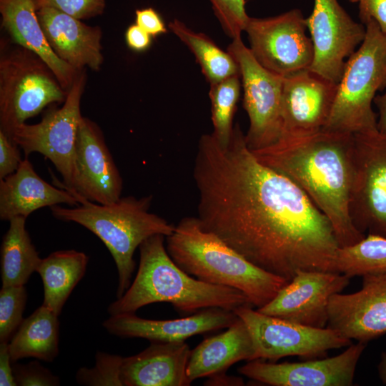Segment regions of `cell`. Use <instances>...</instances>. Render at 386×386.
<instances>
[{
  "label": "cell",
  "mask_w": 386,
  "mask_h": 386,
  "mask_svg": "<svg viewBox=\"0 0 386 386\" xmlns=\"http://www.w3.org/2000/svg\"><path fill=\"white\" fill-rule=\"evenodd\" d=\"M9 342H0V385L16 386Z\"/></svg>",
  "instance_id": "obj_40"
},
{
  "label": "cell",
  "mask_w": 386,
  "mask_h": 386,
  "mask_svg": "<svg viewBox=\"0 0 386 386\" xmlns=\"http://www.w3.org/2000/svg\"><path fill=\"white\" fill-rule=\"evenodd\" d=\"M253 360L254 350L250 332L238 317L224 332L204 339L191 350L187 375L192 382L224 372L239 361Z\"/></svg>",
  "instance_id": "obj_24"
},
{
  "label": "cell",
  "mask_w": 386,
  "mask_h": 386,
  "mask_svg": "<svg viewBox=\"0 0 386 386\" xmlns=\"http://www.w3.org/2000/svg\"><path fill=\"white\" fill-rule=\"evenodd\" d=\"M205 385H243L244 380L241 377L227 375L220 372L208 377Z\"/></svg>",
  "instance_id": "obj_41"
},
{
  "label": "cell",
  "mask_w": 386,
  "mask_h": 386,
  "mask_svg": "<svg viewBox=\"0 0 386 386\" xmlns=\"http://www.w3.org/2000/svg\"><path fill=\"white\" fill-rule=\"evenodd\" d=\"M209 1L224 32L232 39L240 37L249 19L245 10V0Z\"/></svg>",
  "instance_id": "obj_33"
},
{
  "label": "cell",
  "mask_w": 386,
  "mask_h": 386,
  "mask_svg": "<svg viewBox=\"0 0 386 386\" xmlns=\"http://www.w3.org/2000/svg\"><path fill=\"white\" fill-rule=\"evenodd\" d=\"M1 26L11 42L38 54L67 93L79 71L60 59L48 44L37 16L34 0H0Z\"/></svg>",
  "instance_id": "obj_23"
},
{
  "label": "cell",
  "mask_w": 386,
  "mask_h": 386,
  "mask_svg": "<svg viewBox=\"0 0 386 386\" xmlns=\"http://www.w3.org/2000/svg\"><path fill=\"white\" fill-rule=\"evenodd\" d=\"M354 134L323 131L252 150L263 164L298 186L330 222L340 247L365 237L352 224Z\"/></svg>",
  "instance_id": "obj_2"
},
{
  "label": "cell",
  "mask_w": 386,
  "mask_h": 386,
  "mask_svg": "<svg viewBox=\"0 0 386 386\" xmlns=\"http://www.w3.org/2000/svg\"><path fill=\"white\" fill-rule=\"evenodd\" d=\"M365 342L351 344L340 355L304 362H268L256 359L237 369L241 375L272 386H351Z\"/></svg>",
  "instance_id": "obj_14"
},
{
  "label": "cell",
  "mask_w": 386,
  "mask_h": 386,
  "mask_svg": "<svg viewBox=\"0 0 386 386\" xmlns=\"http://www.w3.org/2000/svg\"><path fill=\"white\" fill-rule=\"evenodd\" d=\"M251 305L233 310L247 326L253 341L254 360L277 361L298 356L309 359L322 357L333 349L347 347L352 340L328 327H310L264 315Z\"/></svg>",
  "instance_id": "obj_9"
},
{
  "label": "cell",
  "mask_w": 386,
  "mask_h": 386,
  "mask_svg": "<svg viewBox=\"0 0 386 386\" xmlns=\"http://www.w3.org/2000/svg\"><path fill=\"white\" fill-rule=\"evenodd\" d=\"M58 317L41 305L24 319L9 342L12 362L25 357L52 362L59 353Z\"/></svg>",
  "instance_id": "obj_26"
},
{
  "label": "cell",
  "mask_w": 386,
  "mask_h": 386,
  "mask_svg": "<svg viewBox=\"0 0 386 386\" xmlns=\"http://www.w3.org/2000/svg\"><path fill=\"white\" fill-rule=\"evenodd\" d=\"M152 196L141 198L120 197L109 204H100L86 199L71 208L54 205L53 216L61 221L77 223L97 236L111 253L117 269V299L131 284L135 267L134 253L147 238L173 233L175 226L149 212Z\"/></svg>",
  "instance_id": "obj_5"
},
{
  "label": "cell",
  "mask_w": 386,
  "mask_h": 386,
  "mask_svg": "<svg viewBox=\"0 0 386 386\" xmlns=\"http://www.w3.org/2000/svg\"><path fill=\"white\" fill-rule=\"evenodd\" d=\"M350 279L340 272L299 271L269 303L257 310L299 324L326 327L330 299L347 287Z\"/></svg>",
  "instance_id": "obj_16"
},
{
  "label": "cell",
  "mask_w": 386,
  "mask_h": 386,
  "mask_svg": "<svg viewBox=\"0 0 386 386\" xmlns=\"http://www.w3.org/2000/svg\"><path fill=\"white\" fill-rule=\"evenodd\" d=\"M164 237L156 234L139 245L136 277L124 294L109 305L110 315L135 313L145 305L159 302L169 303L185 313L208 307L233 311L251 305L240 291L201 281L182 270L167 252Z\"/></svg>",
  "instance_id": "obj_3"
},
{
  "label": "cell",
  "mask_w": 386,
  "mask_h": 386,
  "mask_svg": "<svg viewBox=\"0 0 386 386\" xmlns=\"http://www.w3.org/2000/svg\"><path fill=\"white\" fill-rule=\"evenodd\" d=\"M169 27L193 53L209 84L239 74L232 56L204 34L194 31L177 19L169 24Z\"/></svg>",
  "instance_id": "obj_28"
},
{
  "label": "cell",
  "mask_w": 386,
  "mask_h": 386,
  "mask_svg": "<svg viewBox=\"0 0 386 386\" xmlns=\"http://www.w3.org/2000/svg\"><path fill=\"white\" fill-rule=\"evenodd\" d=\"M125 39L128 46L136 51L147 49L152 43V36L136 24L128 27Z\"/></svg>",
  "instance_id": "obj_39"
},
{
  "label": "cell",
  "mask_w": 386,
  "mask_h": 386,
  "mask_svg": "<svg viewBox=\"0 0 386 386\" xmlns=\"http://www.w3.org/2000/svg\"><path fill=\"white\" fill-rule=\"evenodd\" d=\"M359 17L363 24L374 20L386 35V0H359Z\"/></svg>",
  "instance_id": "obj_37"
},
{
  "label": "cell",
  "mask_w": 386,
  "mask_h": 386,
  "mask_svg": "<svg viewBox=\"0 0 386 386\" xmlns=\"http://www.w3.org/2000/svg\"><path fill=\"white\" fill-rule=\"evenodd\" d=\"M123 359L120 355L99 352L93 368L81 367L76 372V382L84 385L123 386L121 380Z\"/></svg>",
  "instance_id": "obj_32"
},
{
  "label": "cell",
  "mask_w": 386,
  "mask_h": 386,
  "mask_svg": "<svg viewBox=\"0 0 386 386\" xmlns=\"http://www.w3.org/2000/svg\"><path fill=\"white\" fill-rule=\"evenodd\" d=\"M350 212L361 233L386 238V133L354 134Z\"/></svg>",
  "instance_id": "obj_10"
},
{
  "label": "cell",
  "mask_w": 386,
  "mask_h": 386,
  "mask_svg": "<svg viewBox=\"0 0 386 386\" xmlns=\"http://www.w3.org/2000/svg\"><path fill=\"white\" fill-rule=\"evenodd\" d=\"M6 43L1 42L0 131L11 139L18 126L47 105L64 102L67 92L38 54Z\"/></svg>",
  "instance_id": "obj_7"
},
{
  "label": "cell",
  "mask_w": 386,
  "mask_h": 386,
  "mask_svg": "<svg viewBox=\"0 0 386 386\" xmlns=\"http://www.w3.org/2000/svg\"><path fill=\"white\" fill-rule=\"evenodd\" d=\"M85 83L84 69L76 74L61 107L48 110L37 124L18 126L11 137L26 156L37 152L49 159L62 177L59 185L68 190L76 182V141Z\"/></svg>",
  "instance_id": "obj_8"
},
{
  "label": "cell",
  "mask_w": 386,
  "mask_h": 386,
  "mask_svg": "<svg viewBox=\"0 0 386 386\" xmlns=\"http://www.w3.org/2000/svg\"><path fill=\"white\" fill-rule=\"evenodd\" d=\"M360 47L347 60L323 131L358 134L377 129L372 103L386 89V35L374 20L365 24Z\"/></svg>",
  "instance_id": "obj_6"
},
{
  "label": "cell",
  "mask_w": 386,
  "mask_h": 386,
  "mask_svg": "<svg viewBox=\"0 0 386 386\" xmlns=\"http://www.w3.org/2000/svg\"><path fill=\"white\" fill-rule=\"evenodd\" d=\"M373 102L378 109L377 129L386 133V91L382 95L375 96Z\"/></svg>",
  "instance_id": "obj_42"
},
{
  "label": "cell",
  "mask_w": 386,
  "mask_h": 386,
  "mask_svg": "<svg viewBox=\"0 0 386 386\" xmlns=\"http://www.w3.org/2000/svg\"><path fill=\"white\" fill-rule=\"evenodd\" d=\"M238 318L220 307L202 309L194 315L173 320H149L134 313L110 315L103 327L122 338H143L150 342H178L199 334L227 328Z\"/></svg>",
  "instance_id": "obj_19"
},
{
  "label": "cell",
  "mask_w": 386,
  "mask_h": 386,
  "mask_svg": "<svg viewBox=\"0 0 386 386\" xmlns=\"http://www.w3.org/2000/svg\"><path fill=\"white\" fill-rule=\"evenodd\" d=\"M166 242L169 256L185 272L201 281L240 291L257 309L289 282L248 261L203 229L197 217L182 218L166 237Z\"/></svg>",
  "instance_id": "obj_4"
},
{
  "label": "cell",
  "mask_w": 386,
  "mask_h": 386,
  "mask_svg": "<svg viewBox=\"0 0 386 386\" xmlns=\"http://www.w3.org/2000/svg\"><path fill=\"white\" fill-rule=\"evenodd\" d=\"M27 300L24 285L1 287L0 342H9L21 324Z\"/></svg>",
  "instance_id": "obj_31"
},
{
  "label": "cell",
  "mask_w": 386,
  "mask_h": 386,
  "mask_svg": "<svg viewBox=\"0 0 386 386\" xmlns=\"http://www.w3.org/2000/svg\"><path fill=\"white\" fill-rule=\"evenodd\" d=\"M16 385L20 386H56L60 385L59 378L37 361L26 365L13 366Z\"/></svg>",
  "instance_id": "obj_35"
},
{
  "label": "cell",
  "mask_w": 386,
  "mask_h": 386,
  "mask_svg": "<svg viewBox=\"0 0 386 386\" xmlns=\"http://www.w3.org/2000/svg\"><path fill=\"white\" fill-rule=\"evenodd\" d=\"M336 271L350 278L386 273V238L367 234L354 245L340 247Z\"/></svg>",
  "instance_id": "obj_29"
},
{
  "label": "cell",
  "mask_w": 386,
  "mask_h": 386,
  "mask_svg": "<svg viewBox=\"0 0 386 386\" xmlns=\"http://www.w3.org/2000/svg\"><path fill=\"white\" fill-rule=\"evenodd\" d=\"M191 349L185 341L151 342L141 352L124 357L123 386H189L187 375Z\"/></svg>",
  "instance_id": "obj_21"
},
{
  "label": "cell",
  "mask_w": 386,
  "mask_h": 386,
  "mask_svg": "<svg viewBox=\"0 0 386 386\" xmlns=\"http://www.w3.org/2000/svg\"><path fill=\"white\" fill-rule=\"evenodd\" d=\"M300 9L267 18L249 17L244 29L256 61L281 77L308 69L313 60L312 40Z\"/></svg>",
  "instance_id": "obj_11"
},
{
  "label": "cell",
  "mask_w": 386,
  "mask_h": 386,
  "mask_svg": "<svg viewBox=\"0 0 386 386\" xmlns=\"http://www.w3.org/2000/svg\"><path fill=\"white\" fill-rule=\"evenodd\" d=\"M337 88V84L310 69L284 77L278 141L300 139L321 132L332 112Z\"/></svg>",
  "instance_id": "obj_15"
},
{
  "label": "cell",
  "mask_w": 386,
  "mask_h": 386,
  "mask_svg": "<svg viewBox=\"0 0 386 386\" xmlns=\"http://www.w3.org/2000/svg\"><path fill=\"white\" fill-rule=\"evenodd\" d=\"M66 204H80L77 195L53 186L41 179L27 158L13 174L0 179V219L9 221L16 217L27 218L45 207Z\"/></svg>",
  "instance_id": "obj_22"
},
{
  "label": "cell",
  "mask_w": 386,
  "mask_h": 386,
  "mask_svg": "<svg viewBox=\"0 0 386 386\" xmlns=\"http://www.w3.org/2000/svg\"><path fill=\"white\" fill-rule=\"evenodd\" d=\"M240 79L239 74L209 84L214 128L212 134L223 146L229 143L234 129L233 119L240 95Z\"/></svg>",
  "instance_id": "obj_30"
},
{
  "label": "cell",
  "mask_w": 386,
  "mask_h": 386,
  "mask_svg": "<svg viewBox=\"0 0 386 386\" xmlns=\"http://www.w3.org/2000/svg\"><path fill=\"white\" fill-rule=\"evenodd\" d=\"M22 160L19 146L0 131V179L14 173Z\"/></svg>",
  "instance_id": "obj_36"
},
{
  "label": "cell",
  "mask_w": 386,
  "mask_h": 386,
  "mask_svg": "<svg viewBox=\"0 0 386 386\" xmlns=\"http://www.w3.org/2000/svg\"><path fill=\"white\" fill-rule=\"evenodd\" d=\"M193 178L202 228L254 265L289 282L302 270L337 272L340 247L330 222L256 158L238 124L225 146L212 134L200 137Z\"/></svg>",
  "instance_id": "obj_1"
},
{
  "label": "cell",
  "mask_w": 386,
  "mask_h": 386,
  "mask_svg": "<svg viewBox=\"0 0 386 386\" xmlns=\"http://www.w3.org/2000/svg\"><path fill=\"white\" fill-rule=\"evenodd\" d=\"M377 370L380 380L386 385V352H382L381 353Z\"/></svg>",
  "instance_id": "obj_43"
},
{
  "label": "cell",
  "mask_w": 386,
  "mask_h": 386,
  "mask_svg": "<svg viewBox=\"0 0 386 386\" xmlns=\"http://www.w3.org/2000/svg\"><path fill=\"white\" fill-rule=\"evenodd\" d=\"M227 51L236 61L242 79L243 107L249 121L246 143L251 150L269 147L281 134L284 78L263 68L241 36L232 39Z\"/></svg>",
  "instance_id": "obj_12"
},
{
  "label": "cell",
  "mask_w": 386,
  "mask_h": 386,
  "mask_svg": "<svg viewBox=\"0 0 386 386\" xmlns=\"http://www.w3.org/2000/svg\"><path fill=\"white\" fill-rule=\"evenodd\" d=\"M36 9L50 7L77 19H85L102 14L104 0H34Z\"/></svg>",
  "instance_id": "obj_34"
},
{
  "label": "cell",
  "mask_w": 386,
  "mask_h": 386,
  "mask_svg": "<svg viewBox=\"0 0 386 386\" xmlns=\"http://www.w3.org/2000/svg\"><path fill=\"white\" fill-rule=\"evenodd\" d=\"M348 1H350L352 3H357L358 2L359 0H348Z\"/></svg>",
  "instance_id": "obj_44"
},
{
  "label": "cell",
  "mask_w": 386,
  "mask_h": 386,
  "mask_svg": "<svg viewBox=\"0 0 386 386\" xmlns=\"http://www.w3.org/2000/svg\"><path fill=\"white\" fill-rule=\"evenodd\" d=\"M37 16L48 44L60 59L77 71L85 66L99 70L104 61L100 27L50 7L38 9Z\"/></svg>",
  "instance_id": "obj_20"
},
{
  "label": "cell",
  "mask_w": 386,
  "mask_h": 386,
  "mask_svg": "<svg viewBox=\"0 0 386 386\" xmlns=\"http://www.w3.org/2000/svg\"><path fill=\"white\" fill-rule=\"evenodd\" d=\"M75 163L76 182L69 191L77 194L80 202L83 199L109 204L120 199L123 181L104 135L95 122L83 117L77 131Z\"/></svg>",
  "instance_id": "obj_18"
},
{
  "label": "cell",
  "mask_w": 386,
  "mask_h": 386,
  "mask_svg": "<svg viewBox=\"0 0 386 386\" xmlns=\"http://www.w3.org/2000/svg\"><path fill=\"white\" fill-rule=\"evenodd\" d=\"M327 327L342 336L367 342L386 333V273L362 276V288L333 295Z\"/></svg>",
  "instance_id": "obj_17"
},
{
  "label": "cell",
  "mask_w": 386,
  "mask_h": 386,
  "mask_svg": "<svg viewBox=\"0 0 386 386\" xmlns=\"http://www.w3.org/2000/svg\"><path fill=\"white\" fill-rule=\"evenodd\" d=\"M26 219H11L1 246L2 287L25 285L41 260L26 229Z\"/></svg>",
  "instance_id": "obj_27"
},
{
  "label": "cell",
  "mask_w": 386,
  "mask_h": 386,
  "mask_svg": "<svg viewBox=\"0 0 386 386\" xmlns=\"http://www.w3.org/2000/svg\"><path fill=\"white\" fill-rule=\"evenodd\" d=\"M88 256L74 249L59 250L41 259L37 269L44 286L42 305L59 316L74 288L84 277Z\"/></svg>",
  "instance_id": "obj_25"
},
{
  "label": "cell",
  "mask_w": 386,
  "mask_h": 386,
  "mask_svg": "<svg viewBox=\"0 0 386 386\" xmlns=\"http://www.w3.org/2000/svg\"><path fill=\"white\" fill-rule=\"evenodd\" d=\"M135 19L136 24L152 36L154 37L167 31L163 19L153 8L137 9Z\"/></svg>",
  "instance_id": "obj_38"
},
{
  "label": "cell",
  "mask_w": 386,
  "mask_h": 386,
  "mask_svg": "<svg viewBox=\"0 0 386 386\" xmlns=\"http://www.w3.org/2000/svg\"><path fill=\"white\" fill-rule=\"evenodd\" d=\"M306 23L314 53L308 69L338 84L347 60L365 39V26L355 21L337 0H314Z\"/></svg>",
  "instance_id": "obj_13"
}]
</instances>
